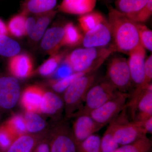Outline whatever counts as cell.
<instances>
[{
  "mask_svg": "<svg viewBox=\"0 0 152 152\" xmlns=\"http://www.w3.org/2000/svg\"><path fill=\"white\" fill-rule=\"evenodd\" d=\"M136 26L140 44L144 48L152 52V31L146 26L139 23H136Z\"/></svg>",
  "mask_w": 152,
  "mask_h": 152,
  "instance_id": "cell-33",
  "label": "cell"
},
{
  "mask_svg": "<svg viewBox=\"0 0 152 152\" xmlns=\"http://www.w3.org/2000/svg\"><path fill=\"white\" fill-rule=\"evenodd\" d=\"M101 137L93 134L77 145V152H100Z\"/></svg>",
  "mask_w": 152,
  "mask_h": 152,
  "instance_id": "cell-31",
  "label": "cell"
},
{
  "mask_svg": "<svg viewBox=\"0 0 152 152\" xmlns=\"http://www.w3.org/2000/svg\"><path fill=\"white\" fill-rule=\"evenodd\" d=\"M9 66L14 76L18 78H26L31 75L32 72V60L27 54H18L11 57Z\"/></svg>",
  "mask_w": 152,
  "mask_h": 152,
  "instance_id": "cell-15",
  "label": "cell"
},
{
  "mask_svg": "<svg viewBox=\"0 0 152 152\" xmlns=\"http://www.w3.org/2000/svg\"><path fill=\"white\" fill-rule=\"evenodd\" d=\"M64 36L62 42V46L74 47L82 42L83 36L78 28L73 23H68L64 27Z\"/></svg>",
  "mask_w": 152,
  "mask_h": 152,
  "instance_id": "cell-25",
  "label": "cell"
},
{
  "mask_svg": "<svg viewBox=\"0 0 152 152\" xmlns=\"http://www.w3.org/2000/svg\"><path fill=\"white\" fill-rule=\"evenodd\" d=\"M109 24L115 50L129 54L140 44L136 23L125 14L107 4Z\"/></svg>",
  "mask_w": 152,
  "mask_h": 152,
  "instance_id": "cell-1",
  "label": "cell"
},
{
  "mask_svg": "<svg viewBox=\"0 0 152 152\" xmlns=\"http://www.w3.org/2000/svg\"><path fill=\"white\" fill-rule=\"evenodd\" d=\"M40 152L37 151H35V152Z\"/></svg>",
  "mask_w": 152,
  "mask_h": 152,
  "instance_id": "cell-42",
  "label": "cell"
},
{
  "mask_svg": "<svg viewBox=\"0 0 152 152\" xmlns=\"http://www.w3.org/2000/svg\"><path fill=\"white\" fill-rule=\"evenodd\" d=\"M125 107L115 119L109 124L115 141L123 146L130 144L145 135L141 128L134 122H130Z\"/></svg>",
  "mask_w": 152,
  "mask_h": 152,
  "instance_id": "cell-5",
  "label": "cell"
},
{
  "mask_svg": "<svg viewBox=\"0 0 152 152\" xmlns=\"http://www.w3.org/2000/svg\"><path fill=\"white\" fill-rule=\"evenodd\" d=\"M73 72L74 71L70 64L66 58L61 63L56 71L55 72V80L66 77Z\"/></svg>",
  "mask_w": 152,
  "mask_h": 152,
  "instance_id": "cell-36",
  "label": "cell"
},
{
  "mask_svg": "<svg viewBox=\"0 0 152 152\" xmlns=\"http://www.w3.org/2000/svg\"><path fill=\"white\" fill-rule=\"evenodd\" d=\"M35 138L28 135H23L15 140L7 152H32L37 145Z\"/></svg>",
  "mask_w": 152,
  "mask_h": 152,
  "instance_id": "cell-22",
  "label": "cell"
},
{
  "mask_svg": "<svg viewBox=\"0 0 152 152\" xmlns=\"http://www.w3.org/2000/svg\"><path fill=\"white\" fill-rule=\"evenodd\" d=\"M27 130L29 132L36 133L40 132L45 128V121L38 114L34 112L28 111L26 113L24 118Z\"/></svg>",
  "mask_w": 152,
  "mask_h": 152,
  "instance_id": "cell-29",
  "label": "cell"
},
{
  "mask_svg": "<svg viewBox=\"0 0 152 152\" xmlns=\"http://www.w3.org/2000/svg\"><path fill=\"white\" fill-rule=\"evenodd\" d=\"M8 34L7 26L4 21L0 18V36H7Z\"/></svg>",
  "mask_w": 152,
  "mask_h": 152,
  "instance_id": "cell-40",
  "label": "cell"
},
{
  "mask_svg": "<svg viewBox=\"0 0 152 152\" xmlns=\"http://www.w3.org/2000/svg\"><path fill=\"white\" fill-rule=\"evenodd\" d=\"M90 73L86 72H75L66 77L54 80L52 83V88L57 93L64 92L76 80Z\"/></svg>",
  "mask_w": 152,
  "mask_h": 152,
  "instance_id": "cell-30",
  "label": "cell"
},
{
  "mask_svg": "<svg viewBox=\"0 0 152 152\" xmlns=\"http://www.w3.org/2000/svg\"><path fill=\"white\" fill-rule=\"evenodd\" d=\"M152 15V0H149L142 8L134 13L127 15L130 20L136 23H144L149 19Z\"/></svg>",
  "mask_w": 152,
  "mask_h": 152,
  "instance_id": "cell-34",
  "label": "cell"
},
{
  "mask_svg": "<svg viewBox=\"0 0 152 152\" xmlns=\"http://www.w3.org/2000/svg\"><path fill=\"white\" fill-rule=\"evenodd\" d=\"M105 20L104 17L100 12L92 11L80 15L78 21L82 30L86 33Z\"/></svg>",
  "mask_w": 152,
  "mask_h": 152,
  "instance_id": "cell-24",
  "label": "cell"
},
{
  "mask_svg": "<svg viewBox=\"0 0 152 152\" xmlns=\"http://www.w3.org/2000/svg\"><path fill=\"white\" fill-rule=\"evenodd\" d=\"M149 0H117L115 2L117 10L125 15L134 13L142 8Z\"/></svg>",
  "mask_w": 152,
  "mask_h": 152,
  "instance_id": "cell-26",
  "label": "cell"
},
{
  "mask_svg": "<svg viewBox=\"0 0 152 152\" xmlns=\"http://www.w3.org/2000/svg\"><path fill=\"white\" fill-rule=\"evenodd\" d=\"M135 123L141 128L145 134H152V117L144 121L141 122Z\"/></svg>",
  "mask_w": 152,
  "mask_h": 152,
  "instance_id": "cell-39",
  "label": "cell"
},
{
  "mask_svg": "<svg viewBox=\"0 0 152 152\" xmlns=\"http://www.w3.org/2000/svg\"><path fill=\"white\" fill-rule=\"evenodd\" d=\"M20 50V46L16 41L7 36H0V56L11 58Z\"/></svg>",
  "mask_w": 152,
  "mask_h": 152,
  "instance_id": "cell-27",
  "label": "cell"
},
{
  "mask_svg": "<svg viewBox=\"0 0 152 152\" xmlns=\"http://www.w3.org/2000/svg\"><path fill=\"white\" fill-rule=\"evenodd\" d=\"M53 132L50 143V152H77V145L66 121L58 123Z\"/></svg>",
  "mask_w": 152,
  "mask_h": 152,
  "instance_id": "cell-8",
  "label": "cell"
},
{
  "mask_svg": "<svg viewBox=\"0 0 152 152\" xmlns=\"http://www.w3.org/2000/svg\"><path fill=\"white\" fill-rule=\"evenodd\" d=\"M119 146L115 141L111 129L108 126L101 139L100 152H114Z\"/></svg>",
  "mask_w": 152,
  "mask_h": 152,
  "instance_id": "cell-32",
  "label": "cell"
},
{
  "mask_svg": "<svg viewBox=\"0 0 152 152\" xmlns=\"http://www.w3.org/2000/svg\"><path fill=\"white\" fill-rule=\"evenodd\" d=\"M115 50L110 48H83L76 49L66 58L75 72H94L111 54Z\"/></svg>",
  "mask_w": 152,
  "mask_h": 152,
  "instance_id": "cell-2",
  "label": "cell"
},
{
  "mask_svg": "<svg viewBox=\"0 0 152 152\" xmlns=\"http://www.w3.org/2000/svg\"><path fill=\"white\" fill-rule=\"evenodd\" d=\"M152 148V141L145 135L130 144L121 146L114 152H151Z\"/></svg>",
  "mask_w": 152,
  "mask_h": 152,
  "instance_id": "cell-23",
  "label": "cell"
},
{
  "mask_svg": "<svg viewBox=\"0 0 152 152\" xmlns=\"http://www.w3.org/2000/svg\"><path fill=\"white\" fill-rule=\"evenodd\" d=\"M130 111L134 122H141L152 117V83L139 97Z\"/></svg>",
  "mask_w": 152,
  "mask_h": 152,
  "instance_id": "cell-13",
  "label": "cell"
},
{
  "mask_svg": "<svg viewBox=\"0 0 152 152\" xmlns=\"http://www.w3.org/2000/svg\"><path fill=\"white\" fill-rule=\"evenodd\" d=\"M15 139L10 132L0 131V148L3 150H8Z\"/></svg>",
  "mask_w": 152,
  "mask_h": 152,
  "instance_id": "cell-37",
  "label": "cell"
},
{
  "mask_svg": "<svg viewBox=\"0 0 152 152\" xmlns=\"http://www.w3.org/2000/svg\"><path fill=\"white\" fill-rule=\"evenodd\" d=\"M97 79L95 72L87 74L76 80L66 90L63 100L68 117L72 116L75 111H78L80 108L87 92L96 82Z\"/></svg>",
  "mask_w": 152,
  "mask_h": 152,
  "instance_id": "cell-4",
  "label": "cell"
},
{
  "mask_svg": "<svg viewBox=\"0 0 152 152\" xmlns=\"http://www.w3.org/2000/svg\"><path fill=\"white\" fill-rule=\"evenodd\" d=\"M120 92L107 78L98 80L87 92L80 108L75 115L88 114L118 96Z\"/></svg>",
  "mask_w": 152,
  "mask_h": 152,
  "instance_id": "cell-3",
  "label": "cell"
},
{
  "mask_svg": "<svg viewBox=\"0 0 152 152\" xmlns=\"http://www.w3.org/2000/svg\"><path fill=\"white\" fill-rule=\"evenodd\" d=\"M129 54L128 63L132 85V91L135 89L146 88L150 84L147 85L145 83V49L140 44L132 50Z\"/></svg>",
  "mask_w": 152,
  "mask_h": 152,
  "instance_id": "cell-9",
  "label": "cell"
},
{
  "mask_svg": "<svg viewBox=\"0 0 152 152\" xmlns=\"http://www.w3.org/2000/svg\"><path fill=\"white\" fill-rule=\"evenodd\" d=\"M65 104L63 99L52 92H47L43 96L40 111L49 115H59L61 113Z\"/></svg>",
  "mask_w": 152,
  "mask_h": 152,
  "instance_id": "cell-17",
  "label": "cell"
},
{
  "mask_svg": "<svg viewBox=\"0 0 152 152\" xmlns=\"http://www.w3.org/2000/svg\"><path fill=\"white\" fill-rule=\"evenodd\" d=\"M58 0H23L21 12L27 15H35L45 13L53 10L57 5Z\"/></svg>",
  "mask_w": 152,
  "mask_h": 152,
  "instance_id": "cell-18",
  "label": "cell"
},
{
  "mask_svg": "<svg viewBox=\"0 0 152 152\" xmlns=\"http://www.w3.org/2000/svg\"><path fill=\"white\" fill-rule=\"evenodd\" d=\"M106 3H107V4H110L113 1H115H115L117 0H104Z\"/></svg>",
  "mask_w": 152,
  "mask_h": 152,
  "instance_id": "cell-41",
  "label": "cell"
},
{
  "mask_svg": "<svg viewBox=\"0 0 152 152\" xmlns=\"http://www.w3.org/2000/svg\"><path fill=\"white\" fill-rule=\"evenodd\" d=\"M64 55V53H57L51 56L39 68V73L45 77L54 73L63 61Z\"/></svg>",
  "mask_w": 152,
  "mask_h": 152,
  "instance_id": "cell-28",
  "label": "cell"
},
{
  "mask_svg": "<svg viewBox=\"0 0 152 152\" xmlns=\"http://www.w3.org/2000/svg\"><path fill=\"white\" fill-rule=\"evenodd\" d=\"M112 38L110 25L105 20L85 33L82 43L85 48H104L110 42Z\"/></svg>",
  "mask_w": 152,
  "mask_h": 152,
  "instance_id": "cell-12",
  "label": "cell"
},
{
  "mask_svg": "<svg viewBox=\"0 0 152 152\" xmlns=\"http://www.w3.org/2000/svg\"><path fill=\"white\" fill-rule=\"evenodd\" d=\"M145 84L151 83L152 80V55L151 54L145 61Z\"/></svg>",
  "mask_w": 152,
  "mask_h": 152,
  "instance_id": "cell-38",
  "label": "cell"
},
{
  "mask_svg": "<svg viewBox=\"0 0 152 152\" xmlns=\"http://www.w3.org/2000/svg\"><path fill=\"white\" fill-rule=\"evenodd\" d=\"M10 132L17 138L26 132L27 128L24 118L20 115H16L11 119L9 122Z\"/></svg>",
  "mask_w": 152,
  "mask_h": 152,
  "instance_id": "cell-35",
  "label": "cell"
},
{
  "mask_svg": "<svg viewBox=\"0 0 152 152\" xmlns=\"http://www.w3.org/2000/svg\"><path fill=\"white\" fill-rule=\"evenodd\" d=\"M28 15L21 12L12 17L7 26L9 33L17 38H22L26 35V21Z\"/></svg>",
  "mask_w": 152,
  "mask_h": 152,
  "instance_id": "cell-21",
  "label": "cell"
},
{
  "mask_svg": "<svg viewBox=\"0 0 152 152\" xmlns=\"http://www.w3.org/2000/svg\"><path fill=\"white\" fill-rule=\"evenodd\" d=\"M56 11L54 10L45 13L35 15V21L34 30L29 37L32 40L38 41L42 38L47 28L56 16Z\"/></svg>",
  "mask_w": 152,
  "mask_h": 152,
  "instance_id": "cell-20",
  "label": "cell"
},
{
  "mask_svg": "<svg viewBox=\"0 0 152 152\" xmlns=\"http://www.w3.org/2000/svg\"><path fill=\"white\" fill-rule=\"evenodd\" d=\"M64 36V28L55 26L50 28L46 31L42 38L41 47L51 56L55 54L62 46Z\"/></svg>",
  "mask_w": 152,
  "mask_h": 152,
  "instance_id": "cell-14",
  "label": "cell"
},
{
  "mask_svg": "<svg viewBox=\"0 0 152 152\" xmlns=\"http://www.w3.org/2000/svg\"><path fill=\"white\" fill-rule=\"evenodd\" d=\"M106 77L121 92L129 94L132 89L130 72L126 58H113L108 65Z\"/></svg>",
  "mask_w": 152,
  "mask_h": 152,
  "instance_id": "cell-6",
  "label": "cell"
},
{
  "mask_svg": "<svg viewBox=\"0 0 152 152\" xmlns=\"http://www.w3.org/2000/svg\"><path fill=\"white\" fill-rule=\"evenodd\" d=\"M43 92L39 87L32 86L28 88L23 94L22 102L28 111H40Z\"/></svg>",
  "mask_w": 152,
  "mask_h": 152,
  "instance_id": "cell-19",
  "label": "cell"
},
{
  "mask_svg": "<svg viewBox=\"0 0 152 152\" xmlns=\"http://www.w3.org/2000/svg\"><path fill=\"white\" fill-rule=\"evenodd\" d=\"M76 116L77 118L72 130L77 145L104 127L96 122L89 114L82 113Z\"/></svg>",
  "mask_w": 152,
  "mask_h": 152,
  "instance_id": "cell-11",
  "label": "cell"
},
{
  "mask_svg": "<svg viewBox=\"0 0 152 152\" xmlns=\"http://www.w3.org/2000/svg\"><path fill=\"white\" fill-rule=\"evenodd\" d=\"M129 97V94L121 92L116 96L88 114L96 122L104 127L116 118L124 108Z\"/></svg>",
  "mask_w": 152,
  "mask_h": 152,
  "instance_id": "cell-7",
  "label": "cell"
},
{
  "mask_svg": "<svg viewBox=\"0 0 152 152\" xmlns=\"http://www.w3.org/2000/svg\"><path fill=\"white\" fill-rule=\"evenodd\" d=\"M20 95L18 81L12 77L0 78V107L10 110L17 104Z\"/></svg>",
  "mask_w": 152,
  "mask_h": 152,
  "instance_id": "cell-10",
  "label": "cell"
},
{
  "mask_svg": "<svg viewBox=\"0 0 152 152\" xmlns=\"http://www.w3.org/2000/svg\"><path fill=\"white\" fill-rule=\"evenodd\" d=\"M97 0H63L58 10L64 13L84 15L94 10Z\"/></svg>",
  "mask_w": 152,
  "mask_h": 152,
  "instance_id": "cell-16",
  "label": "cell"
}]
</instances>
